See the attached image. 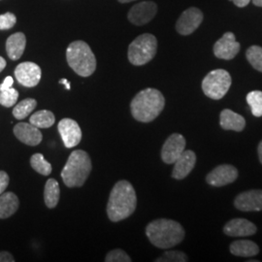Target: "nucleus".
I'll use <instances>...</instances> for the list:
<instances>
[{
    "instance_id": "1",
    "label": "nucleus",
    "mask_w": 262,
    "mask_h": 262,
    "mask_svg": "<svg viewBox=\"0 0 262 262\" xmlns=\"http://www.w3.org/2000/svg\"><path fill=\"white\" fill-rule=\"evenodd\" d=\"M137 196L129 182L122 180L118 182L111 190L107 215L113 223L121 222L130 216L136 210Z\"/></svg>"
},
{
    "instance_id": "2",
    "label": "nucleus",
    "mask_w": 262,
    "mask_h": 262,
    "mask_svg": "<svg viewBox=\"0 0 262 262\" xmlns=\"http://www.w3.org/2000/svg\"><path fill=\"white\" fill-rule=\"evenodd\" d=\"M165 106L163 94L156 89H146L136 94L130 103L133 118L141 122H150L156 120Z\"/></svg>"
},
{
    "instance_id": "3",
    "label": "nucleus",
    "mask_w": 262,
    "mask_h": 262,
    "mask_svg": "<svg viewBox=\"0 0 262 262\" xmlns=\"http://www.w3.org/2000/svg\"><path fill=\"white\" fill-rule=\"evenodd\" d=\"M185 230L177 222L159 219L146 227V235L150 243L159 249H170L181 243L185 238Z\"/></svg>"
},
{
    "instance_id": "4",
    "label": "nucleus",
    "mask_w": 262,
    "mask_h": 262,
    "mask_svg": "<svg viewBox=\"0 0 262 262\" xmlns=\"http://www.w3.org/2000/svg\"><path fill=\"white\" fill-rule=\"evenodd\" d=\"M92 160L86 151L76 150L71 152L61 171V178L66 187H80L84 186L92 172Z\"/></svg>"
},
{
    "instance_id": "5",
    "label": "nucleus",
    "mask_w": 262,
    "mask_h": 262,
    "mask_svg": "<svg viewBox=\"0 0 262 262\" xmlns=\"http://www.w3.org/2000/svg\"><path fill=\"white\" fill-rule=\"evenodd\" d=\"M66 59L72 70L82 77L93 75L96 69V58L92 49L81 40L74 41L68 46Z\"/></svg>"
},
{
    "instance_id": "6",
    "label": "nucleus",
    "mask_w": 262,
    "mask_h": 262,
    "mask_svg": "<svg viewBox=\"0 0 262 262\" xmlns=\"http://www.w3.org/2000/svg\"><path fill=\"white\" fill-rule=\"evenodd\" d=\"M158 51V40L150 33H145L135 38L128 47L127 57L131 64L144 66L150 62Z\"/></svg>"
},
{
    "instance_id": "7",
    "label": "nucleus",
    "mask_w": 262,
    "mask_h": 262,
    "mask_svg": "<svg viewBox=\"0 0 262 262\" xmlns=\"http://www.w3.org/2000/svg\"><path fill=\"white\" fill-rule=\"evenodd\" d=\"M232 84L230 74L224 69H215L208 73L202 81V90L206 96L214 100L222 99Z\"/></svg>"
},
{
    "instance_id": "8",
    "label": "nucleus",
    "mask_w": 262,
    "mask_h": 262,
    "mask_svg": "<svg viewBox=\"0 0 262 262\" xmlns=\"http://www.w3.org/2000/svg\"><path fill=\"white\" fill-rule=\"evenodd\" d=\"M158 13V5L152 1H143L135 4L128 12L127 19L135 26L150 23Z\"/></svg>"
},
{
    "instance_id": "9",
    "label": "nucleus",
    "mask_w": 262,
    "mask_h": 262,
    "mask_svg": "<svg viewBox=\"0 0 262 262\" xmlns=\"http://www.w3.org/2000/svg\"><path fill=\"white\" fill-rule=\"evenodd\" d=\"M203 20V13L196 7H190L184 11L176 23V30L181 35L193 33Z\"/></svg>"
},
{
    "instance_id": "10",
    "label": "nucleus",
    "mask_w": 262,
    "mask_h": 262,
    "mask_svg": "<svg viewBox=\"0 0 262 262\" xmlns=\"http://www.w3.org/2000/svg\"><path fill=\"white\" fill-rule=\"evenodd\" d=\"M42 76L40 66L34 62H21L15 69V77L19 84L27 88L36 86Z\"/></svg>"
},
{
    "instance_id": "11",
    "label": "nucleus",
    "mask_w": 262,
    "mask_h": 262,
    "mask_svg": "<svg viewBox=\"0 0 262 262\" xmlns=\"http://www.w3.org/2000/svg\"><path fill=\"white\" fill-rule=\"evenodd\" d=\"M185 137L179 133H174L165 141L161 149V159L166 164H174L179 157L185 151Z\"/></svg>"
},
{
    "instance_id": "12",
    "label": "nucleus",
    "mask_w": 262,
    "mask_h": 262,
    "mask_svg": "<svg viewBox=\"0 0 262 262\" xmlns=\"http://www.w3.org/2000/svg\"><path fill=\"white\" fill-rule=\"evenodd\" d=\"M57 129L66 148H74L82 140V130L78 122L72 119H62L58 122Z\"/></svg>"
},
{
    "instance_id": "13",
    "label": "nucleus",
    "mask_w": 262,
    "mask_h": 262,
    "mask_svg": "<svg viewBox=\"0 0 262 262\" xmlns=\"http://www.w3.org/2000/svg\"><path fill=\"white\" fill-rule=\"evenodd\" d=\"M238 178V170L233 165L223 164L213 169L206 177V182L213 187H224Z\"/></svg>"
},
{
    "instance_id": "14",
    "label": "nucleus",
    "mask_w": 262,
    "mask_h": 262,
    "mask_svg": "<svg viewBox=\"0 0 262 262\" xmlns=\"http://www.w3.org/2000/svg\"><path fill=\"white\" fill-rule=\"evenodd\" d=\"M240 44L236 41L232 32H226L224 36L219 39L214 45V54L217 58L230 60L238 55Z\"/></svg>"
},
{
    "instance_id": "15",
    "label": "nucleus",
    "mask_w": 262,
    "mask_h": 262,
    "mask_svg": "<svg viewBox=\"0 0 262 262\" xmlns=\"http://www.w3.org/2000/svg\"><path fill=\"white\" fill-rule=\"evenodd\" d=\"M234 206L243 212L262 211V190L253 189L238 194L234 200Z\"/></svg>"
},
{
    "instance_id": "16",
    "label": "nucleus",
    "mask_w": 262,
    "mask_h": 262,
    "mask_svg": "<svg viewBox=\"0 0 262 262\" xmlns=\"http://www.w3.org/2000/svg\"><path fill=\"white\" fill-rule=\"evenodd\" d=\"M14 134L18 140L28 146H37L43 139L39 128L30 122H19L14 127Z\"/></svg>"
},
{
    "instance_id": "17",
    "label": "nucleus",
    "mask_w": 262,
    "mask_h": 262,
    "mask_svg": "<svg viewBox=\"0 0 262 262\" xmlns=\"http://www.w3.org/2000/svg\"><path fill=\"white\" fill-rule=\"evenodd\" d=\"M196 163V155L192 150H186L174 162L172 177L176 180H183L189 175Z\"/></svg>"
},
{
    "instance_id": "18",
    "label": "nucleus",
    "mask_w": 262,
    "mask_h": 262,
    "mask_svg": "<svg viewBox=\"0 0 262 262\" xmlns=\"http://www.w3.org/2000/svg\"><path fill=\"white\" fill-rule=\"evenodd\" d=\"M256 226L246 219H233L224 227V232L232 237H247L256 232Z\"/></svg>"
},
{
    "instance_id": "19",
    "label": "nucleus",
    "mask_w": 262,
    "mask_h": 262,
    "mask_svg": "<svg viewBox=\"0 0 262 262\" xmlns=\"http://www.w3.org/2000/svg\"><path fill=\"white\" fill-rule=\"evenodd\" d=\"M220 123L223 129L240 132L246 126V121L243 116L233 112L229 109H225L221 113Z\"/></svg>"
},
{
    "instance_id": "20",
    "label": "nucleus",
    "mask_w": 262,
    "mask_h": 262,
    "mask_svg": "<svg viewBox=\"0 0 262 262\" xmlns=\"http://www.w3.org/2000/svg\"><path fill=\"white\" fill-rule=\"evenodd\" d=\"M27 46V38L23 32H17L6 41V52L12 60H18L21 57Z\"/></svg>"
},
{
    "instance_id": "21",
    "label": "nucleus",
    "mask_w": 262,
    "mask_h": 262,
    "mask_svg": "<svg viewBox=\"0 0 262 262\" xmlns=\"http://www.w3.org/2000/svg\"><path fill=\"white\" fill-rule=\"evenodd\" d=\"M18 196L13 192H3L0 196V220L8 219L19 209Z\"/></svg>"
},
{
    "instance_id": "22",
    "label": "nucleus",
    "mask_w": 262,
    "mask_h": 262,
    "mask_svg": "<svg viewBox=\"0 0 262 262\" xmlns=\"http://www.w3.org/2000/svg\"><path fill=\"white\" fill-rule=\"evenodd\" d=\"M230 252L236 256L252 257L259 253V247L251 240H238L230 245Z\"/></svg>"
},
{
    "instance_id": "23",
    "label": "nucleus",
    "mask_w": 262,
    "mask_h": 262,
    "mask_svg": "<svg viewBox=\"0 0 262 262\" xmlns=\"http://www.w3.org/2000/svg\"><path fill=\"white\" fill-rule=\"evenodd\" d=\"M60 189L57 181L55 179H49L45 185L44 200L48 208L53 209L58 204Z\"/></svg>"
},
{
    "instance_id": "24",
    "label": "nucleus",
    "mask_w": 262,
    "mask_h": 262,
    "mask_svg": "<svg viewBox=\"0 0 262 262\" xmlns=\"http://www.w3.org/2000/svg\"><path fill=\"white\" fill-rule=\"evenodd\" d=\"M56 122L55 115L48 110H41L34 113L30 119L29 122L35 125L38 128H49L54 125Z\"/></svg>"
},
{
    "instance_id": "25",
    "label": "nucleus",
    "mask_w": 262,
    "mask_h": 262,
    "mask_svg": "<svg viewBox=\"0 0 262 262\" xmlns=\"http://www.w3.org/2000/svg\"><path fill=\"white\" fill-rule=\"evenodd\" d=\"M37 106V101L33 98H27L17 104L13 109V116L17 120H24L30 113L34 111V109Z\"/></svg>"
},
{
    "instance_id": "26",
    "label": "nucleus",
    "mask_w": 262,
    "mask_h": 262,
    "mask_svg": "<svg viewBox=\"0 0 262 262\" xmlns=\"http://www.w3.org/2000/svg\"><path fill=\"white\" fill-rule=\"evenodd\" d=\"M30 164L32 168L43 176L50 175L53 170L51 163L48 162L42 154H34L30 159Z\"/></svg>"
},
{
    "instance_id": "27",
    "label": "nucleus",
    "mask_w": 262,
    "mask_h": 262,
    "mask_svg": "<svg viewBox=\"0 0 262 262\" xmlns=\"http://www.w3.org/2000/svg\"><path fill=\"white\" fill-rule=\"evenodd\" d=\"M247 102L252 108L254 117H262V92L253 91L247 95Z\"/></svg>"
},
{
    "instance_id": "28",
    "label": "nucleus",
    "mask_w": 262,
    "mask_h": 262,
    "mask_svg": "<svg viewBox=\"0 0 262 262\" xmlns=\"http://www.w3.org/2000/svg\"><path fill=\"white\" fill-rule=\"evenodd\" d=\"M248 61L253 68L259 72H262V48L259 46H252L246 52Z\"/></svg>"
},
{
    "instance_id": "29",
    "label": "nucleus",
    "mask_w": 262,
    "mask_h": 262,
    "mask_svg": "<svg viewBox=\"0 0 262 262\" xmlns=\"http://www.w3.org/2000/svg\"><path fill=\"white\" fill-rule=\"evenodd\" d=\"M19 98V93L17 90L10 88L6 91L0 92V104L4 107L10 108L17 103Z\"/></svg>"
},
{
    "instance_id": "30",
    "label": "nucleus",
    "mask_w": 262,
    "mask_h": 262,
    "mask_svg": "<svg viewBox=\"0 0 262 262\" xmlns=\"http://www.w3.org/2000/svg\"><path fill=\"white\" fill-rule=\"evenodd\" d=\"M187 254L180 251H168L163 253L157 262H186L187 261Z\"/></svg>"
},
{
    "instance_id": "31",
    "label": "nucleus",
    "mask_w": 262,
    "mask_h": 262,
    "mask_svg": "<svg viewBox=\"0 0 262 262\" xmlns=\"http://www.w3.org/2000/svg\"><path fill=\"white\" fill-rule=\"evenodd\" d=\"M106 262H131V258L127 253L122 250H113L107 253L105 257Z\"/></svg>"
},
{
    "instance_id": "32",
    "label": "nucleus",
    "mask_w": 262,
    "mask_h": 262,
    "mask_svg": "<svg viewBox=\"0 0 262 262\" xmlns=\"http://www.w3.org/2000/svg\"><path fill=\"white\" fill-rule=\"evenodd\" d=\"M17 23V18L13 13H5L0 15V30H7L14 28Z\"/></svg>"
},
{
    "instance_id": "33",
    "label": "nucleus",
    "mask_w": 262,
    "mask_h": 262,
    "mask_svg": "<svg viewBox=\"0 0 262 262\" xmlns=\"http://www.w3.org/2000/svg\"><path fill=\"white\" fill-rule=\"evenodd\" d=\"M10 178L5 171H0V195L5 191L9 185Z\"/></svg>"
},
{
    "instance_id": "34",
    "label": "nucleus",
    "mask_w": 262,
    "mask_h": 262,
    "mask_svg": "<svg viewBox=\"0 0 262 262\" xmlns=\"http://www.w3.org/2000/svg\"><path fill=\"white\" fill-rule=\"evenodd\" d=\"M13 84H14V79H13L11 76L6 77L5 80H4V82L0 84V92L6 91V90H8L10 88H12Z\"/></svg>"
},
{
    "instance_id": "35",
    "label": "nucleus",
    "mask_w": 262,
    "mask_h": 262,
    "mask_svg": "<svg viewBox=\"0 0 262 262\" xmlns=\"http://www.w3.org/2000/svg\"><path fill=\"white\" fill-rule=\"evenodd\" d=\"M15 259L13 255L8 252H0V262H14Z\"/></svg>"
},
{
    "instance_id": "36",
    "label": "nucleus",
    "mask_w": 262,
    "mask_h": 262,
    "mask_svg": "<svg viewBox=\"0 0 262 262\" xmlns=\"http://www.w3.org/2000/svg\"><path fill=\"white\" fill-rule=\"evenodd\" d=\"M230 1H233V3L237 7L243 8V7H246L252 0H230Z\"/></svg>"
},
{
    "instance_id": "37",
    "label": "nucleus",
    "mask_w": 262,
    "mask_h": 262,
    "mask_svg": "<svg viewBox=\"0 0 262 262\" xmlns=\"http://www.w3.org/2000/svg\"><path fill=\"white\" fill-rule=\"evenodd\" d=\"M5 67H6V60H5L2 56H0V73L2 72V70H3Z\"/></svg>"
},
{
    "instance_id": "38",
    "label": "nucleus",
    "mask_w": 262,
    "mask_h": 262,
    "mask_svg": "<svg viewBox=\"0 0 262 262\" xmlns=\"http://www.w3.org/2000/svg\"><path fill=\"white\" fill-rule=\"evenodd\" d=\"M257 152H258V158H259V161L262 164V140L260 141L258 148H257Z\"/></svg>"
},
{
    "instance_id": "39",
    "label": "nucleus",
    "mask_w": 262,
    "mask_h": 262,
    "mask_svg": "<svg viewBox=\"0 0 262 262\" xmlns=\"http://www.w3.org/2000/svg\"><path fill=\"white\" fill-rule=\"evenodd\" d=\"M253 4L255 6H258V7H262V0H252Z\"/></svg>"
},
{
    "instance_id": "40",
    "label": "nucleus",
    "mask_w": 262,
    "mask_h": 262,
    "mask_svg": "<svg viewBox=\"0 0 262 262\" xmlns=\"http://www.w3.org/2000/svg\"><path fill=\"white\" fill-rule=\"evenodd\" d=\"M120 3H128V2H132V1H135V0H118Z\"/></svg>"
},
{
    "instance_id": "41",
    "label": "nucleus",
    "mask_w": 262,
    "mask_h": 262,
    "mask_svg": "<svg viewBox=\"0 0 262 262\" xmlns=\"http://www.w3.org/2000/svg\"><path fill=\"white\" fill-rule=\"evenodd\" d=\"M67 83H69V82H68L66 79H61V80L59 81V84H66Z\"/></svg>"
},
{
    "instance_id": "42",
    "label": "nucleus",
    "mask_w": 262,
    "mask_h": 262,
    "mask_svg": "<svg viewBox=\"0 0 262 262\" xmlns=\"http://www.w3.org/2000/svg\"><path fill=\"white\" fill-rule=\"evenodd\" d=\"M66 88L69 91V90H70V83H67V84H66Z\"/></svg>"
}]
</instances>
